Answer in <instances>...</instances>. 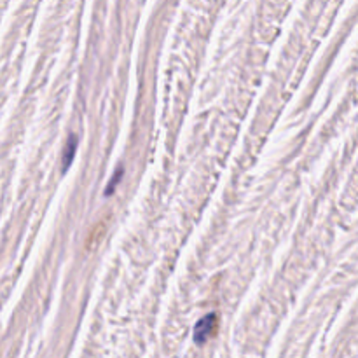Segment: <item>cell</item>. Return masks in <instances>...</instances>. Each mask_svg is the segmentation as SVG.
Returning <instances> with one entry per match:
<instances>
[{
    "instance_id": "6da1fadb",
    "label": "cell",
    "mask_w": 358,
    "mask_h": 358,
    "mask_svg": "<svg viewBox=\"0 0 358 358\" xmlns=\"http://www.w3.org/2000/svg\"><path fill=\"white\" fill-rule=\"evenodd\" d=\"M215 315H208V317H205L203 320L198 322V325H196L194 329L196 345H201V343H205L206 339H208V336L212 334V329L215 327Z\"/></svg>"
},
{
    "instance_id": "7a4b0ae2",
    "label": "cell",
    "mask_w": 358,
    "mask_h": 358,
    "mask_svg": "<svg viewBox=\"0 0 358 358\" xmlns=\"http://www.w3.org/2000/svg\"><path fill=\"white\" fill-rule=\"evenodd\" d=\"M69 154H66V157H63V168H69L70 161H72V156H73V150H76V138H70V143H69Z\"/></svg>"
}]
</instances>
